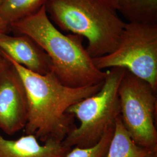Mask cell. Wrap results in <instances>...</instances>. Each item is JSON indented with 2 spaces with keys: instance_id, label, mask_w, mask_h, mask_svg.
I'll return each mask as SVG.
<instances>
[{
  "instance_id": "obj_1",
  "label": "cell",
  "mask_w": 157,
  "mask_h": 157,
  "mask_svg": "<svg viewBox=\"0 0 157 157\" xmlns=\"http://www.w3.org/2000/svg\"><path fill=\"white\" fill-rule=\"evenodd\" d=\"M1 52L19 75L25 89L26 135H33L43 143L50 139L63 141L76 127L74 116L67 112L68 108L98 92L104 81L81 87H69L63 84L52 71L45 75L34 73Z\"/></svg>"
},
{
  "instance_id": "obj_2",
  "label": "cell",
  "mask_w": 157,
  "mask_h": 157,
  "mask_svg": "<svg viewBox=\"0 0 157 157\" xmlns=\"http://www.w3.org/2000/svg\"><path fill=\"white\" fill-rule=\"evenodd\" d=\"M10 27L34 41L49 56L52 71L63 84L81 87L102 83L106 72L95 67L83 45V37L64 34L51 22L45 6Z\"/></svg>"
},
{
  "instance_id": "obj_3",
  "label": "cell",
  "mask_w": 157,
  "mask_h": 157,
  "mask_svg": "<svg viewBox=\"0 0 157 157\" xmlns=\"http://www.w3.org/2000/svg\"><path fill=\"white\" fill-rule=\"evenodd\" d=\"M45 6L62 30L87 39L86 50L92 58L117 48L126 22L112 0H48Z\"/></svg>"
},
{
  "instance_id": "obj_4",
  "label": "cell",
  "mask_w": 157,
  "mask_h": 157,
  "mask_svg": "<svg viewBox=\"0 0 157 157\" xmlns=\"http://www.w3.org/2000/svg\"><path fill=\"white\" fill-rule=\"evenodd\" d=\"M125 69L110 68L106 71L101 89L75 103L67 109L79 121L80 124L69 132L63 143L71 148L95 146L108 129L114 126L120 115L118 88Z\"/></svg>"
},
{
  "instance_id": "obj_5",
  "label": "cell",
  "mask_w": 157,
  "mask_h": 157,
  "mask_svg": "<svg viewBox=\"0 0 157 157\" xmlns=\"http://www.w3.org/2000/svg\"><path fill=\"white\" fill-rule=\"evenodd\" d=\"M98 69L122 67L157 89V24L125 23L117 48L93 58Z\"/></svg>"
},
{
  "instance_id": "obj_6",
  "label": "cell",
  "mask_w": 157,
  "mask_h": 157,
  "mask_svg": "<svg viewBox=\"0 0 157 157\" xmlns=\"http://www.w3.org/2000/svg\"><path fill=\"white\" fill-rule=\"evenodd\" d=\"M156 92L145 80L125 70L118 88L120 117L139 146L157 150Z\"/></svg>"
},
{
  "instance_id": "obj_7",
  "label": "cell",
  "mask_w": 157,
  "mask_h": 157,
  "mask_svg": "<svg viewBox=\"0 0 157 157\" xmlns=\"http://www.w3.org/2000/svg\"><path fill=\"white\" fill-rule=\"evenodd\" d=\"M27 119L25 89L19 75L9 62L0 71V130L14 135L25 129Z\"/></svg>"
},
{
  "instance_id": "obj_8",
  "label": "cell",
  "mask_w": 157,
  "mask_h": 157,
  "mask_svg": "<svg viewBox=\"0 0 157 157\" xmlns=\"http://www.w3.org/2000/svg\"><path fill=\"white\" fill-rule=\"evenodd\" d=\"M0 50L13 61L34 73L45 75L52 71L49 56L26 35L10 36L6 33H0Z\"/></svg>"
},
{
  "instance_id": "obj_9",
  "label": "cell",
  "mask_w": 157,
  "mask_h": 157,
  "mask_svg": "<svg viewBox=\"0 0 157 157\" xmlns=\"http://www.w3.org/2000/svg\"><path fill=\"white\" fill-rule=\"evenodd\" d=\"M72 148L63 141L51 139L40 144L33 135L8 140L0 133V157H66Z\"/></svg>"
},
{
  "instance_id": "obj_10",
  "label": "cell",
  "mask_w": 157,
  "mask_h": 157,
  "mask_svg": "<svg viewBox=\"0 0 157 157\" xmlns=\"http://www.w3.org/2000/svg\"><path fill=\"white\" fill-rule=\"evenodd\" d=\"M104 157H157V150L136 143L124 128L119 115L115 121L112 138Z\"/></svg>"
},
{
  "instance_id": "obj_11",
  "label": "cell",
  "mask_w": 157,
  "mask_h": 157,
  "mask_svg": "<svg viewBox=\"0 0 157 157\" xmlns=\"http://www.w3.org/2000/svg\"><path fill=\"white\" fill-rule=\"evenodd\" d=\"M128 22L157 24V0H112Z\"/></svg>"
},
{
  "instance_id": "obj_12",
  "label": "cell",
  "mask_w": 157,
  "mask_h": 157,
  "mask_svg": "<svg viewBox=\"0 0 157 157\" xmlns=\"http://www.w3.org/2000/svg\"><path fill=\"white\" fill-rule=\"evenodd\" d=\"M48 0H3L0 6V18L10 27L12 23L28 17L45 6Z\"/></svg>"
},
{
  "instance_id": "obj_13",
  "label": "cell",
  "mask_w": 157,
  "mask_h": 157,
  "mask_svg": "<svg viewBox=\"0 0 157 157\" xmlns=\"http://www.w3.org/2000/svg\"><path fill=\"white\" fill-rule=\"evenodd\" d=\"M114 126L110 128L95 146L89 148L75 147L66 157H104L107 154L112 138Z\"/></svg>"
},
{
  "instance_id": "obj_14",
  "label": "cell",
  "mask_w": 157,
  "mask_h": 157,
  "mask_svg": "<svg viewBox=\"0 0 157 157\" xmlns=\"http://www.w3.org/2000/svg\"><path fill=\"white\" fill-rule=\"evenodd\" d=\"M8 61L6 58V57L4 56L1 51H0V71L5 67L6 65L8 63Z\"/></svg>"
},
{
  "instance_id": "obj_15",
  "label": "cell",
  "mask_w": 157,
  "mask_h": 157,
  "mask_svg": "<svg viewBox=\"0 0 157 157\" xmlns=\"http://www.w3.org/2000/svg\"><path fill=\"white\" fill-rule=\"evenodd\" d=\"M9 25L0 18V33H6Z\"/></svg>"
},
{
  "instance_id": "obj_16",
  "label": "cell",
  "mask_w": 157,
  "mask_h": 157,
  "mask_svg": "<svg viewBox=\"0 0 157 157\" xmlns=\"http://www.w3.org/2000/svg\"><path fill=\"white\" fill-rule=\"evenodd\" d=\"M2 1H3V0H0V6L1 5V4H2Z\"/></svg>"
}]
</instances>
